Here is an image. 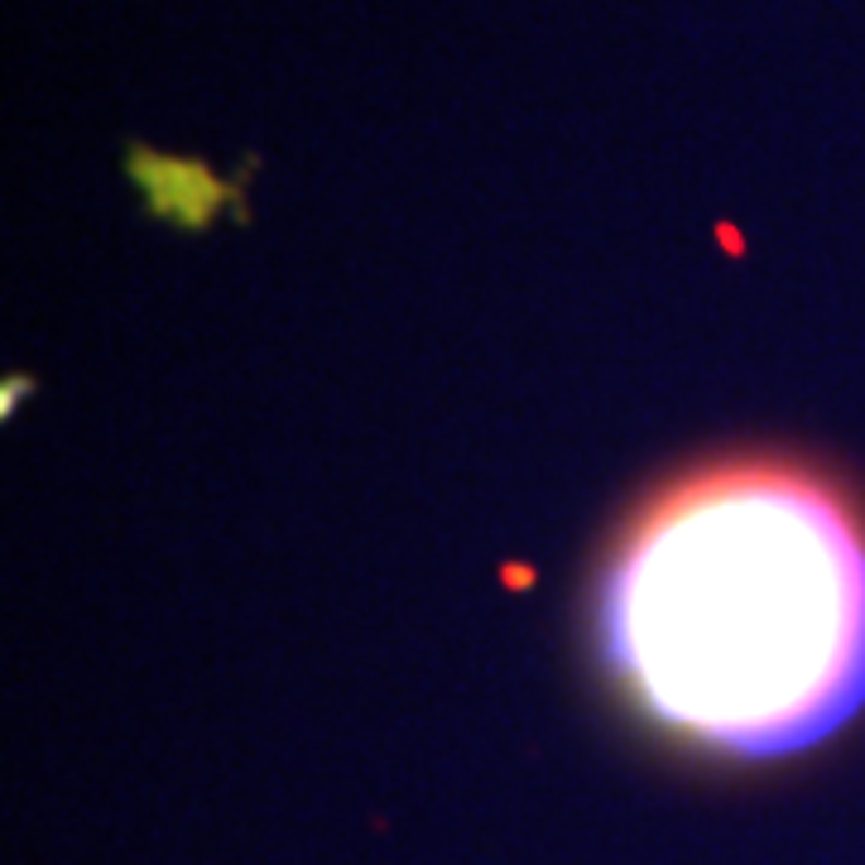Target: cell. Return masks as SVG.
<instances>
[{
	"label": "cell",
	"instance_id": "1",
	"mask_svg": "<svg viewBox=\"0 0 865 865\" xmlns=\"http://www.w3.org/2000/svg\"><path fill=\"white\" fill-rule=\"evenodd\" d=\"M601 654L664 726L774 760L865 707V524L798 466L673 486L611 558Z\"/></svg>",
	"mask_w": 865,
	"mask_h": 865
}]
</instances>
